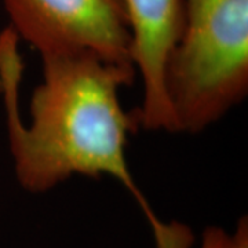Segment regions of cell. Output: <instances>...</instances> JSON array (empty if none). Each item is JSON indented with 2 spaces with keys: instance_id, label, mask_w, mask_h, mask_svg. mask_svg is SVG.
<instances>
[{
  "instance_id": "obj_1",
  "label": "cell",
  "mask_w": 248,
  "mask_h": 248,
  "mask_svg": "<svg viewBox=\"0 0 248 248\" xmlns=\"http://www.w3.org/2000/svg\"><path fill=\"white\" fill-rule=\"evenodd\" d=\"M17 33L0 32V81L10 151L19 185L46 193L75 175L115 178L145 215L155 248H192L193 232L179 222H164L138 187L127 163L128 135L138 119L125 112L120 90L137 76L133 66L90 51L40 55L43 80L31 99V123L19 112L24 62Z\"/></svg>"
},
{
  "instance_id": "obj_2",
  "label": "cell",
  "mask_w": 248,
  "mask_h": 248,
  "mask_svg": "<svg viewBox=\"0 0 248 248\" xmlns=\"http://www.w3.org/2000/svg\"><path fill=\"white\" fill-rule=\"evenodd\" d=\"M174 133L197 134L248 93V0H182V28L166 66Z\"/></svg>"
},
{
  "instance_id": "obj_3",
  "label": "cell",
  "mask_w": 248,
  "mask_h": 248,
  "mask_svg": "<svg viewBox=\"0 0 248 248\" xmlns=\"http://www.w3.org/2000/svg\"><path fill=\"white\" fill-rule=\"evenodd\" d=\"M3 1L10 27L39 55L90 51L133 66L131 36L122 0Z\"/></svg>"
},
{
  "instance_id": "obj_4",
  "label": "cell",
  "mask_w": 248,
  "mask_h": 248,
  "mask_svg": "<svg viewBox=\"0 0 248 248\" xmlns=\"http://www.w3.org/2000/svg\"><path fill=\"white\" fill-rule=\"evenodd\" d=\"M130 28V60L142 80L135 110L146 131L174 133L166 93V66L182 28V0H122Z\"/></svg>"
},
{
  "instance_id": "obj_5",
  "label": "cell",
  "mask_w": 248,
  "mask_h": 248,
  "mask_svg": "<svg viewBox=\"0 0 248 248\" xmlns=\"http://www.w3.org/2000/svg\"><path fill=\"white\" fill-rule=\"evenodd\" d=\"M200 248H248L247 218L243 217L240 219L233 233H229L219 226L205 228Z\"/></svg>"
},
{
  "instance_id": "obj_6",
  "label": "cell",
  "mask_w": 248,
  "mask_h": 248,
  "mask_svg": "<svg viewBox=\"0 0 248 248\" xmlns=\"http://www.w3.org/2000/svg\"><path fill=\"white\" fill-rule=\"evenodd\" d=\"M0 94H1V81H0Z\"/></svg>"
}]
</instances>
